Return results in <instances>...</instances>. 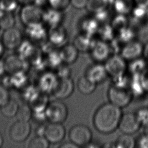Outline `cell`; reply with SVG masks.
I'll list each match as a JSON object with an SVG mask.
<instances>
[{
    "label": "cell",
    "instance_id": "6da1fadb",
    "mask_svg": "<svg viewBox=\"0 0 148 148\" xmlns=\"http://www.w3.org/2000/svg\"><path fill=\"white\" fill-rule=\"evenodd\" d=\"M121 108L110 102L103 104L95 113L93 124L97 131L103 134H109L118 128L122 116Z\"/></svg>",
    "mask_w": 148,
    "mask_h": 148
},
{
    "label": "cell",
    "instance_id": "7a4b0ae2",
    "mask_svg": "<svg viewBox=\"0 0 148 148\" xmlns=\"http://www.w3.org/2000/svg\"><path fill=\"white\" fill-rule=\"evenodd\" d=\"M44 10L34 3L22 5L19 11L20 21L25 27L43 23Z\"/></svg>",
    "mask_w": 148,
    "mask_h": 148
},
{
    "label": "cell",
    "instance_id": "3957f363",
    "mask_svg": "<svg viewBox=\"0 0 148 148\" xmlns=\"http://www.w3.org/2000/svg\"><path fill=\"white\" fill-rule=\"evenodd\" d=\"M45 113L49 122L63 123L68 118L69 112L66 104L57 99L49 103Z\"/></svg>",
    "mask_w": 148,
    "mask_h": 148
},
{
    "label": "cell",
    "instance_id": "277c9868",
    "mask_svg": "<svg viewBox=\"0 0 148 148\" xmlns=\"http://www.w3.org/2000/svg\"><path fill=\"white\" fill-rule=\"evenodd\" d=\"M108 97L111 103L123 108L130 104L134 95L130 88L116 86L113 84L108 90Z\"/></svg>",
    "mask_w": 148,
    "mask_h": 148
},
{
    "label": "cell",
    "instance_id": "5b68a950",
    "mask_svg": "<svg viewBox=\"0 0 148 148\" xmlns=\"http://www.w3.org/2000/svg\"><path fill=\"white\" fill-rule=\"evenodd\" d=\"M92 130L84 124H76L71 128L69 132L70 141L79 147H86L92 140Z\"/></svg>",
    "mask_w": 148,
    "mask_h": 148
},
{
    "label": "cell",
    "instance_id": "8992f818",
    "mask_svg": "<svg viewBox=\"0 0 148 148\" xmlns=\"http://www.w3.org/2000/svg\"><path fill=\"white\" fill-rule=\"evenodd\" d=\"M105 66L108 75L113 78L125 74L127 70L126 60L121 55L114 54L106 60Z\"/></svg>",
    "mask_w": 148,
    "mask_h": 148
},
{
    "label": "cell",
    "instance_id": "52a82bcc",
    "mask_svg": "<svg viewBox=\"0 0 148 148\" xmlns=\"http://www.w3.org/2000/svg\"><path fill=\"white\" fill-rule=\"evenodd\" d=\"M1 42L4 47L13 50L20 46L23 42V36L21 31L15 26L4 29L1 36Z\"/></svg>",
    "mask_w": 148,
    "mask_h": 148
},
{
    "label": "cell",
    "instance_id": "ba28073f",
    "mask_svg": "<svg viewBox=\"0 0 148 148\" xmlns=\"http://www.w3.org/2000/svg\"><path fill=\"white\" fill-rule=\"evenodd\" d=\"M32 132L30 123L17 120L12 124L9 130L10 138L15 142H22L27 139Z\"/></svg>",
    "mask_w": 148,
    "mask_h": 148
},
{
    "label": "cell",
    "instance_id": "9c48e42d",
    "mask_svg": "<svg viewBox=\"0 0 148 148\" xmlns=\"http://www.w3.org/2000/svg\"><path fill=\"white\" fill-rule=\"evenodd\" d=\"M44 136L50 144H57L66 136V129L63 123L49 122L45 125Z\"/></svg>",
    "mask_w": 148,
    "mask_h": 148
},
{
    "label": "cell",
    "instance_id": "30bf717a",
    "mask_svg": "<svg viewBox=\"0 0 148 148\" xmlns=\"http://www.w3.org/2000/svg\"><path fill=\"white\" fill-rule=\"evenodd\" d=\"M141 127L136 113L127 112L122 114L118 128L123 134H132Z\"/></svg>",
    "mask_w": 148,
    "mask_h": 148
},
{
    "label": "cell",
    "instance_id": "8fae6325",
    "mask_svg": "<svg viewBox=\"0 0 148 148\" xmlns=\"http://www.w3.org/2000/svg\"><path fill=\"white\" fill-rule=\"evenodd\" d=\"M74 89V82L69 77L59 78L53 94L58 100L67 98L72 94Z\"/></svg>",
    "mask_w": 148,
    "mask_h": 148
},
{
    "label": "cell",
    "instance_id": "7c38bea8",
    "mask_svg": "<svg viewBox=\"0 0 148 148\" xmlns=\"http://www.w3.org/2000/svg\"><path fill=\"white\" fill-rule=\"evenodd\" d=\"M144 46L136 40H132L125 43L121 50V56L126 60H132L143 55Z\"/></svg>",
    "mask_w": 148,
    "mask_h": 148
},
{
    "label": "cell",
    "instance_id": "4fadbf2b",
    "mask_svg": "<svg viewBox=\"0 0 148 148\" xmlns=\"http://www.w3.org/2000/svg\"><path fill=\"white\" fill-rule=\"evenodd\" d=\"M85 75L97 84L104 82L109 76L105 65L99 62L90 66Z\"/></svg>",
    "mask_w": 148,
    "mask_h": 148
},
{
    "label": "cell",
    "instance_id": "5bb4252c",
    "mask_svg": "<svg viewBox=\"0 0 148 148\" xmlns=\"http://www.w3.org/2000/svg\"><path fill=\"white\" fill-rule=\"evenodd\" d=\"M111 51L110 46L103 41L95 42L91 48L92 58L99 63L106 61L110 56Z\"/></svg>",
    "mask_w": 148,
    "mask_h": 148
},
{
    "label": "cell",
    "instance_id": "9a60e30c",
    "mask_svg": "<svg viewBox=\"0 0 148 148\" xmlns=\"http://www.w3.org/2000/svg\"><path fill=\"white\" fill-rule=\"evenodd\" d=\"M63 18V11L49 7L48 9L44 10L42 22L51 28L61 25Z\"/></svg>",
    "mask_w": 148,
    "mask_h": 148
},
{
    "label": "cell",
    "instance_id": "2e32d148",
    "mask_svg": "<svg viewBox=\"0 0 148 148\" xmlns=\"http://www.w3.org/2000/svg\"><path fill=\"white\" fill-rule=\"evenodd\" d=\"M129 88L134 96H142L145 92H147L143 74L131 75V78H130Z\"/></svg>",
    "mask_w": 148,
    "mask_h": 148
},
{
    "label": "cell",
    "instance_id": "e0dca14e",
    "mask_svg": "<svg viewBox=\"0 0 148 148\" xmlns=\"http://www.w3.org/2000/svg\"><path fill=\"white\" fill-rule=\"evenodd\" d=\"M48 38L53 44L63 46L67 39V32L61 25L54 26L49 28Z\"/></svg>",
    "mask_w": 148,
    "mask_h": 148
},
{
    "label": "cell",
    "instance_id": "ac0fdd59",
    "mask_svg": "<svg viewBox=\"0 0 148 148\" xmlns=\"http://www.w3.org/2000/svg\"><path fill=\"white\" fill-rule=\"evenodd\" d=\"M26 27V34L30 40L40 42L48 38V31L43 23L34 24Z\"/></svg>",
    "mask_w": 148,
    "mask_h": 148
},
{
    "label": "cell",
    "instance_id": "d6986e66",
    "mask_svg": "<svg viewBox=\"0 0 148 148\" xmlns=\"http://www.w3.org/2000/svg\"><path fill=\"white\" fill-rule=\"evenodd\" d=\"M79 52L74 44L64 45L60 52L62 61L65 64L73 63L78 58Z\"/></svg>",
    "mask_w": 148,
    "mask_h": 148
},
{
    "label": "cell",
    "instance_id": "ffe728a7",
    "mask_svg": "<svg viewBox=\"0 0 148 148\" xmlns=\"http://www.w3.org/2000/svg\"><path fill=\"white\" fill-rule=\"evenodd\" d=\"M148 61L141 56L130 60V63L127 64V70L131 75L143 74L148 69Z\"/></svg>",
    "mask_w": 148,
    "mask_h": 148
},
{
    "label": "cell",
    "instance_id": "44dd1931",
    "mask_svg": "<svg viewBox=\"0 0 148 148\" xmlns=\"http://www.w3.org/2000/svg\"><path fill=\"white\" fill-rule=\"evenodd\" d=\"M59 78L57 75L48 73L40 78L39 85L45 92L53 93L58 83Z\"/></svg>",
    "mask_w": 148,
    "mask_h": 148
},
{
    "label": "cell",
    "instance_id": "7402d4cb",
    "mask_svg": "<svg viewBox=\"0 0 148 148\" xmlns=\"http://www.w3.org/2000/svg\"><path fill=\"white\" fill-rule=\"evenodd\" d=\"M100 26V23L94 17L85 18L82 20L80 24L83 34L90 36L98 32Z\"/></svg>",
    "mask_w": 148,
    "mask_h": 148
},
{
    "label": "cell",
    "instance_id": "603a6c76",
    "mask_svg": "<svg viewBox=\"0 0 148 148\" xmlns=\"http://www.w3.org/2000/svg\"><path fill=\"white\" fill-rule=\"evenodd\" d=\"M97 84L92 82L86 75L79 78L77 86L79 92L84 95H89L94 92Z\"/></svg>",
    "mask_w": 148,
    "mask_h": 148
},
{
    "label": "cell",
    "instance_id": "cb8c5ba5",
    "mask_svg": "<svg viewBox=\"0 0 148 148\" xmlns=\"http://www.w3.org/2000/svg\"><path fill=\"white\" fill-rule=\"evenodd\" d=\"M91 36L84 34H79L75 39L73 44L79 51H86L90 50V49H91L94 44L91 38Z\"/></svg>",
    "mask_w": 148,
    "mask_h": 148
},
{
    "label": "cell",
    "instance_id": "d4e9b609",
    "mask_svg": "<svg viewBox=\"0 0 148 148\" xmlns=\"http://www.w3.org/2000/svg\"><path fill=\"white\" fill-rule=\"evenodd\" d=\"M136 145V141L132 134H123L116 140L114 147L118 148H132Z\"/></svg>",
    "mask_w": 148,
    "mask_h": 148
},
{
    "label": "cell",
    "instance_id": "484cf974",
    "mask_svg": "<svg viewBox=\"0 0 148 148\" xmlns=\"http://www.w3.org/2000/svg\"><path fill=\"white\" fill-rule=\"evenodd\" d=\"M15 17L12 12L2 11L0 14V26L4 29L15 26Z\"/></svg>",
    "mask_w": 148,
    "mask_h": 148
},
{
    "label": "cell",
    "instance_id": "4316f807",
    "mask_svg": "<svg viewBox=\"0 0 148 148\" xmlns=\"http://www.w3.org/2000/svg\"><path fill=\"white\" fill-rule=\"evenodd\" d=\"M19 107V105L15 101L10 99L6 105L1 107V110L4 116L11 118L16 116Z\"/></svg>",
    "mask_w": 148,
    "mask_h": 148
},
{
    "label": "cell",
    "instance_id": "83f0119b",
    "mask_svg": "<svg viewBox=\"0 0 148 148\" xmlns=\"http://www.w3.org/2000/svg\"><path fill=\"white\" fill-rule=\"evenodd\" d=\"M33 116V111L32 107L27 104L19 106L16 117L17 120L29 122Z\"/></svg>",
    "mask_w": 148,
    "mask_h": 148
},
{
    "label": "cell",
    "instance_id": "f1b7e54d",
    "mask_svg": "<svg viewBox=\"0 0 148 148\" xmlns=\"http://www.w3.org/2000/svg\"><path fill=\"white\" fill-rule=\"evenodd\" d=\"M114 29L111 24L104 23L100 26L97 33H99L102 40H112L114 38Z\"/></svg>",
    "mask_w": 148,
    "mask_h": 148
},
{
    "label": "cell",
    "instance_id": "f546056e",
    "mask_svg": "<svg viewBox=\"0 0 148 148\" xmlns=\"http://www.w3.org/2000/svg\"><path fill=\"white\" fill-rule=\"evenodd\" d=\"M50 143L44 136H36L30 140L28 147L30 148H48Z\"/></svg>",
    "mask_w": 148,
    "mask_h": 148
},
{
    "label": "cell",
    "instance_id": "4dcf8cb0",
    "mask_svg": "<svg viewBox=\"0 0 148 148\" xmlns=\"http://www.w3.org/2000/svg\"><path fill=\"white\" fill-rule=\"evenodd\" d=\"M18 4L17 0H1L0 9L1 11L13 13L17 8Z\"/></svg>",
    "mask_w": 148,
    "mask_h": 148
},
{
    "label": "cell",
    "instance_id": "1f68e13d",
    "mask_svg": "<svg viewBox=\"0 0 148 148\" xmlns=\"http://www.w3.org/2000/svg\"><path fill=\"white\" fill-rule=\"evenodd\" d=\"M127 20L123 14H118V15L116 16L112 20V25L114 30H118L119 31L123 28H125L127 26Z\"/></svg>",
    "mask_w": 148,
    "mask_h": 148
},
{
    "label": "cell",
    "instance_id": "d6a6232c",
    "mask_svg": "<svg viewBox=\"0 0 148 148\" xmlns=\"http://www.w3.org/2000/svg\"><path fill=\"white\" fill-rule=\"evenodd\" d=\"M127 0H115L113 3L114 9L118 14L124 15L130 11V7Z\"/></svg>",
    "mask_w": 148,
    "mask_h": 148
},
{
    "label": "cell",
    "instance_id": "836d02e7",
    "mask_svg": "<svg viewBox=\"0 0 148 148\" xmlns=\"http://www.w3.org/2000/svg\"><path fill=\"white\" fill-rule=\"evenodd\" d=\"M70 5V0H48L50 8L63 11Z\"/></svg>",
    "mask_w": 148,
    "mask_h": 148
},
{
    "label": "cell",
    "instance_id": "e575fe53",
    "mask_svg": "<svg viewBox=\"0 0 148 148\" xmlns=\"http://www.w3.org/2000/svg\"><path fill=\"white\" fill-rule=\"evenodd\" d=\"M136 114L141 126L148 127V108H140L136 112Z\"/></svg>",
    "mask_w": 148,
    "mask_h": 148
},
{
    "label": "cell",
    "instance_id": "d590c367",
    "mask_svg": "<svg viewBox=\"0 0 148 148\" xmlns=\"http://www.w3.org/2000/svg\"><path fill=\"white\" fill-rule=\"evenodd\" d=\"M119 32V38L120 40L123 42L127 43L132 40H133L134 34H133L132 31L127 28V27Z\"/></svg>",
    "mask_w": 148,
    "mask_h": 148
},
{
    "label": "cell",
    "instance_id": "8d00e7d4",
    "mask_svg": "<svg viewBox=\"0 0 148 148\" xmlns=\"http://www.w3.org/2000/svg\"><path fill=\"white\" fill-rule=\"evenodd\" d=\"M94 14V17L98 21L99 23H106L109 18V13L108 12V9L101 10L96 13H95Z\"/></svg>",
    "mask_w": 148,
    "mask_h": 148
},
{
    "label": "cell",
    "instance_id": "74e56055",
    "mask_svg": "<svg viewBox=\"0 0 148 148\" xmlns=\"http://www.w3.org/2000/svg\"><path fill=\"white\" fill-rule=\"evenodd\" d=\"M10 100L8 90L2 85H0V108L6 105Z\"/></svg>",
    "mask_w": 148,
    "mask_h": 148
},
{
    "label": "cell",
    "instance_id": "f35d334b",
    "mask_svg": "<svg viewBox=\"0 0 148 148\" xmlns=\"http://www.w3.org/2000/svg\"><path fill=\"white\" fill-rule=\"evenodd\" d=\"M88 0H70V5L77 9L86 8Z\"/></svg>",
    "mask_w": 148,
    "mask_h": 148
},
{
    "label": "cell",
    "instance_id": "ab89813d",
    "mask_svg": "<svg viewBox=\"0 0 148 148\" xmlns=\"http://www.w3.org/2000/svg\"><path fill=\"white\" fill-rule=\"evenodd\" d=\"M136 144L140 148H148V134L140 136L136 142Z\"/></svg>",
    "mask_w": 148,
    "mask_h": 148
},
{
    "label": "cell",
    "instance_id": "60d3db41",
    "mask_svg": "<svg viewBox=\"0 0 148 148\" xmlns=\"http://www.w3.org/2000/svg\"><path fill=\"white\" fill-rule=\"evenodd\" d=\"M138 7L146 8L148 7V0H135Z\"/></svg>",
    "mask_w": 148,
    "mask_h": 148
},
{
    "label": "cell",
    "instance_id": "b9f144b4",
    "mask_svg": "<svg viewBox=\"0 0 148 148\" xmlns=\"http://www.w3.org/2000/svg\"><path fill=\"white\" fill-rule=\"evenodd\" d=\"M34 3L43 8L45 5H48V0H34Z\"/></svg>",
    "mask_w": 148,
    "mask_h": 148
},
{
    "label": "cell",
    "instance_id": "7bdbcfd3",
    "mask_svg": "<svg viewBox=\"0 0 148 148\" xmlns=\"http://www.w3.org/2000/svg\"><path fill=\"white\" fill-rule=\"evenodd\" d=\"M60 148H78L76 145L70 141V142L64 143L60 146Z\"/></svg>",
    "mask_w": 148,
    "mask_h": 148
},
{
    "label": "cell",
    "instance_id": "ee69618b",
    "mask_svg": "<svg viewBox=\"0 0 148 148\" xmlns=\"http://www.w3.org/2000/svg\"><path fill=\"white\" fill-rule=\"evenodd\" d=\"M143 55L148 61V42H147L146 45L144 46V50Z\"/></svg>",
    "mask_w": 148,
    "mask_h": 148
},
{
    "label": "cell",
    "instance_id": "f6af8a7d",
    "mask_svg": "<svg viewBox=\"0 0 148 148\" xmlns=\"http://www.w3.org/2000/svg\"><path fill=\"white\" fill-rule=\"evenodd\" d=\"M19 3L22 4V5L26 4H32L34 3V0H17Z\"/></svg>",
    "mask_w": 148,
    "mask_h": 148
},
{
    "label": "cell",
    "instance_id": "bcb514c9",
    "mask_svg": "<svg viewBox=\"0 0 148 148\" xmlns=\"http://www.w3.org/2000/svg\"><path fill=\"white\" fill-rule=\"evenodd\" d=\"M143 75H144L145 80V82H146V85L147 92H148V69L145 71V72L143 73Z\"/></svg>",
    "mask_w": 148,
    "mask_h": 148
},
{
    "label": "cell",
    "instance_id": "7dc6e473",
    "mask_svg": "<svg viewBox=\"0 0 148 148\" xmlns=\"http://www.w3.org/2000/svg\"><path fill=\"white\" fill-rule=\"evenodd\" d=\"M3 143H4V139H3V138L2 135L0 134V148L3 145Z\"/></svg>",
    "mask_w": 148,
    "mask_h": 148
},
{
    "label": "cell",
    "instance_id": "c3c4849f",
    "mask_svg": "<svg viewBox=\"0 0 148 148\" xmlns=\"http://www.w3.org/2000/svg\"><path fill=\"white\" fill-rule=\"evenodd\" d=\"M1 26H0V29H1Z\"/></svg>",
    "mask_w": 148,
    "mask_h": 148
}]
</instances>
